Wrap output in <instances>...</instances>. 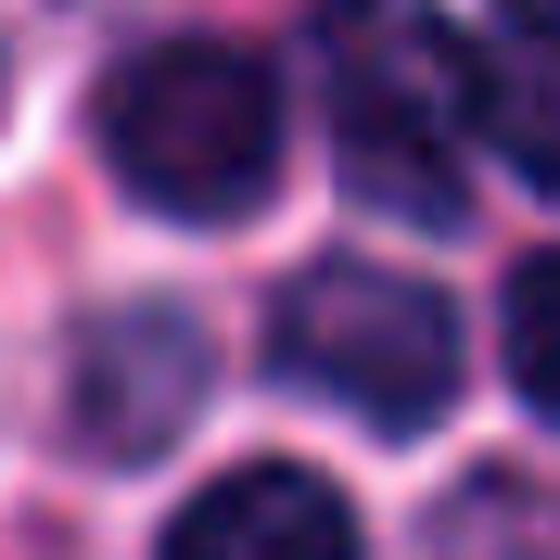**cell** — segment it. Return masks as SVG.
Masks as SVG:
<instances>
[{"mask_svg": "<svg viewBox=\"0 0 560 560\" xmlns=\"http://www.w3.org/2000/svg\"><path fill=\"white\" fill-rule=\"evenodd\" d=\"M166 560H357V510L306 458H243L166 523Z\"/></svg>", "mask_w": 560, "mask_h": 560, "instance_id": "obj_4", "label": "cell"}, {"mask_svg": "<svg viewBox=\"0 0 560 560\" xmlns=\"http://www.w3.org/2000/svg\"><path fill=\"white\" fill-rule=\"evenodd\" d=\"M497 13H510V26H560V0H497Z\"/></svg>", "mask_w": 560, "mask_h": 560, "instance_id": "obj_8", "label": "cell"}, {"mask_svg": "<svg viewBox=\"0 0 560 560\" xmlns=\"http://www.w3.org/2000/svg\"><path fill=\"white\" fill-rule=\"evenodd\" d=\"M191 395H205V345H191V318H166V306L103 318V331L77 345V446L140 458V446H166L178 420H191Z\"/></svg>", "mask_w": 560, "mask_h": 560, "instance_id": "obj_5", "label": "cell"}, {"mask_svg": "<svg viewBox=\"0 0 560 560\" xmlns=\"http://www.w3.org/2000/svg\"><path fill=\"white\" fill-rule=\"evenodd\" d=\"M103 166L153 217H243L280 166V77L243 38H153L103 77Z\"/></svg>", "mask_w": 560, "mask_h": 560, "instance_id": "obj_2", "label": "cell"}, {"mask_svg": "<svg viewBox=\"0 0 560 560\" xmlns=\"http://www.w3.org/2000/svg\"><path fill=\"white\" fill-rule=\"evenodd\" d=\"M510 383H523V408L560 433V255L510 268Z\"/></svg>", "mask_w": 560, "mask_h": 560, "instance_id": "obj_7", "label": "cell"}, {"mask_svg": "<svg viewBox=\"0 0 560 560\" xmlns=\"http://www.w3.org/2000/svg\"><path fill=\"white\" fill-rule=\"evenodd\" d=\"M268 370L293 395H318V408L370 420V433H433L458 408V306L408 268L318 255L268 306Z\"/></svg>", "mask_w": 560, "mask_h": 560, "instance_id": "obj_3", "label": "cell"}, {"mask_svg": "<svg viewBox=\"0 0 560 560\" xmlns=\"http://www.w3.org/2000/svg\"><path fill=\"white\" fill-rule=\"evenodd\" d=\"M318 90H331V153L370 205L446 217L458 166L485 140V51L433 0H331L318 13Z\"/></svg>", "mask_w": 560, "mask_h": 560, "instance_id": "obj_1", "label": "cell"}, {"mask_svg": "<svg viewBox=\"0 0 560 560\" xmlns=\"http://www.w3.org/2000/svg\"><path fill=\"white\" fill-rule=\"evenodd\" d=\"M485 153L560 191V26H510L485 51Z\"/></svg>", "mask_w": 560, "mask_h": 560, "instance_id": "obj_6", "label": "cell"}]
</instances>
